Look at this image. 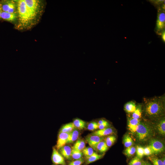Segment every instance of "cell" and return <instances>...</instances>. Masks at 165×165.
<instances>
[{
  "label": "cell",
  "mask_w": 165,
  "mask_h": 165,
  "mask_svg": "<svg viewBox=\"0 0 165 165\" xmlns=\"http://www.w3.org/2000/svg\"><path fill=\"white\" fill-rule=\"evenodd\" d=\"M79 130L75 128L69 133L67 144L72 143L77 140L79 137Z\"/></svg>",
  "instance_id": "obj_14"
},
{
  "label": "cell",
  "mask_w": 165,
  "mask_h": 165,
  "mask_svg": "<svg viewBox=\"0 0 165 165\" xmlns=\"http://www.w3.org/2000/svg\"><path fill=\"white\" fill-rule=\"evenodd\" d=\"M15 3L12 1H6L2 5V10L3 12L13 13L15 9Z\"/></svg>",
  "instance_id": "obj_12"
},
{
  "label": "cell",
  "mask_w": 165,
  "mask_h": 165,
  "mask_svg": "<svg viewBox=\"0 0 165 165\" xmlns=\"http://www.w3.org/2000/svg\"><path fill=\"white\" fill-rule=\"evenodd\" d=\"M143 163L141 159L136 156L130 161L129 165H142Z\"/></svg>",
  "instance_id": "obj_32"
},
{
  "label": "cell",
  "mask_w": 165,
  "mask_h": 165,
  "mask_svg": "<svg viewBox=\"0 0 165 165\" xmlns=\"http://www.w3.org/2000/svg\"><path fill=\"white\" fill-rule=\"evenodd\" d=\"M136 150V148L132 146L127 148L124 151V154L127 156L130 157L134 154Z\"/></svg>",
  "instance_id": "obj_28"
},
{
  "label": "cell",
  "mask_w": 165,
  "mask_h": 165,
  "mask_svg": "<svg viewBox=\"0 0 165 165\" xmlns=\"http://www.w3.org/2000/svg\"><path fill=\"white\" fill-rule=\"evenodd\" d=\"M108 147L107 146L104 140L100 142L97 146V150L101 153H104L108 149Z\"/></svg>",
  "instance_id": "obj_21"
},
{
  "label": "cell",
  "mask_w": 165,
  "mask_h": 165,
  "mask_svg": "<svg viewBox=\"0 0 165 165\" xmlns=\"http://www.w3.org/2000/svg\"><path fill=\"white\" fill-rule=\"evenodd\" d=\"M142 165H143V164H142Z\"/></svg>",
  "instance_id": "obj_41"
},
{
  "label": "cell",
  "mask_w": 165,
  "mask_h": 165,
  "mask_svg": "<svg viewBox=\"0 0 165 165\" xmlns=\"http://www.w3.org/2000/svg\"><path fill=\"white\" fill-rule=\"evenodd\" d=\"M114 131L111 127H107L93 132L91 134L101 137L109 135L113 133Z\"/></svg>",
  "instance_id": "obj_11"
},
{
  "label": "cell",
  "mask_w": 165,
  "mask_h": 165,
  "mask_svg": "<svg viewBox=\"0 0 165 165\" xmlns=\"http://www.w3.org/2000/svg\"><path fill=\"white\" fill-rule=\"evenodd\" d=\"M148 159L152 163L153 165H164L161 159L151 157H148Z\"/></svg>",
  "instance_id": "obj_33"
},
{
  "label": "cell",
  "mask_w": 165,
  "mask_h": 165,
  "mask_svg": "<svg viewBox=\"0 0 165 165\" xmlns=\"http://www.w3.org/2000/svg\"><path fill=\"white\" fill-rule=\"evenodd\" d=\"M2 12V5L0 3V18H1V14Z\"/></svg>",
  "instance_id": "obj_37"
},
{
  "label": "cell",
  "mask_w": 165,
  "mask_h": 165,
  "mask_svg": "<svg viewBox=\"0 0 165 165\" xmlns=\"http://www.w3.org/2000/svg\"><path fill=\"white\" fill-rule=\"evenodd\" d=\"M145 112L149 117L159 116L164 112L165 97H156L145 99Z\"/></svg>",
  "instance_id": "obj_1"
},
{
  "label": "cell",
  "mask_w": 165,
  "mask_h": 165,
  "mask_svg": "<svg viewBox=\"0 0 165 165\" xmlns=\"http://www.w3.org/2000/svg\"><path fill=\"white\" fill-rule=\"evenodd\" d=\"M97 123L98 125V129H99V130L108 127L110 126V124L108 122L104 119L99 120Z\"/></svg>",
  "instance_id": "obj_29"
},
{
  "label": "cell",
  "mask_w": 165,
  "mask_h": 165,
  "mask_svg": "<svg viewBox=\"0 0 165 165\" xmlns=\"http://www.w3.org/2000/svg\"><path fill=\"white\" fill-rule=\"evenodd\" d=\"M82 151L86 159L90 156L94 152L93 149L90 147H85Z\"/></svg>",
  "instance_id": "obj_26"
},
{
  "label": "cell",
  "mask_w": 165,
  "mask_h": 165,
  "mask_svg": "<svg viewBox=\"0 0 165 165\" xmlns=\"http://www.w3.org/2000/svg\"><path fill=\"white\" fill-rule=\"evenodd\" d=\"M149 145L151 148L153 154H158L163 152L165 149L163 144L160 141L153 139L149 142Z\"/></svg>",
  "instance_id": "obj_5"
},
{
  "label": "cell",
  "mask_w": 165,
  "mask_h": 165,
  "mask_svg": "<svg viewBox=\"0 0 165 165\" xmlns=\"http://www.w3.org/2000/svg\"><path fill=\"white\" fill-rule=\"evenodd\" d=\"M116 138L114 136H109L106 137L105 139L106 144L109 147L111 146L116 140Z\"/></svg>",
  "instance_id": "obj_27"
},
{
  "label": "cell",
  "mask_w": 165,
  "mask_h": 165,
  "mask_svg": "<svg viewBox=\"0 0 165 165\" xmlns=\"http://www.w3.org/2000/svg\"><path fill=\"white\" fill-rule=\"evenodd\" d=\"M161 35H162V39H163V41H164V42L165 41V30H164L163 31V32H162Z\"/></svg>",
  "instance_id": "obj_36"
},
{
  "label": "cell",
  "mask_w": 165,
  "mask_h": 165,
  "mask_svg": "<svg viewBox=\"0 0 165 165\" xmlns=\"http://www.w3.org/2000/svg\"><path fill=\"white\" fill-rule=\"evenodd\" d=\"M143 165H152L150 163L146 162H143Z\"/></svg>",
  "instance_id": "obj_38"
},
{
  "label": "cell",
  "mask_w": 165,
  "mask_h": 165,
  "mask_svg": "<svg viewBox=\"0 0 165 165\" xmlns=\"http://www.w3.org/2000/svg\"><path fill=\"white\" fill-rule=\"evenodd\" d=\"M69 134V133L59 132L55 148L57 150L67 144Z\"/></svg>",
  "instance_id": "obj_8"
},
{
  "label": "cell",
  "mask_w": 165,
  "mask_h": 165,
  "mask_svg": "<svg viewBox=\"0 0 165 165\" xmlns=\"http://www.w3.org/2000/svg\"><path fill=\"white\" fill-rule=\"evenodd\" d=\"M162 160L163 164L164 165H165V157H163L161 159Z\"/></svg>",
  "instance_id": "obj_39"
},
{
  "label": "cell",
  "mask_w": 165,
  "mask_h": 165,
  "mask_svg": "<svg viewBox=\"0 0 165 165\" xmlns=\"http://www.w3.org/2000/svg\"><path fill=\"white\" fill-rule=\"evenodd\" d=\"M144 155L148 156L153 154L151 148L149 145L144 148Z\"/></svg>",
  "instance_id": "obj_34"
},
{
  "label": "cell",
  "mask_w": 165,
  "mask_h": 165,
  "mask_svg": "<svg viewBox=\"0 0 165 165\" xmlns=\"http://www.w3.org/2000/svg\"><path fill=\"white\" fill-rule=\"evenodd\" d=\"M142 115L141 106L138 105L136 106V108L132 113V117L133 118L140 119Z\"/></svg>",
  "instance_id": "obj_23"
},
{
  "label": "cell",
  "mask_w": 165,
  "mask_h": 165,
  "mask_svg": "<svg viewBox=\"0 0 165 165\" xmlns=\"http://www.w3.org/2000/svg\"><path fill=\"white\" fill-rule=\"evenodd\" d=\"M52 165H56V164H53Z\"/></svg>",
  "instance_id": "obj_40"
},
{
  "label": "cell",
  "mask_w": 165,
  "mask_h": 165,
  "mask_svg": "<svg viewBox=\"0 0 165 165\" xmlns=\"http://www.w3.org/2000/svg\"><path fill=\"white\" fill-rule=\"evenodd\" d=\"M17 10L19 20L22 23H28L35 17L27 7L24 0L17 1Z\"/></svg>",
  "instance_id": "obj_2"
},
{
  "label": "cell",
  "mask_w": 165,
  "mask_h": 165,
  "mask_svg": "<svg viewBox=\"0 0 165 165\" xmlns=\"http://www.w3.org/2000/svg\"><path fill=\"white\" fill-rule=\"evenodd\" d=\"M28 9L36 15L39 7V2L35 0H24Z\"/></svg>",
  "instance_id": "obj_9"
},
{
  "label": "cell",
  "mask_w": 165,
  "mask_h": 165,
  "mask_svg": "<svg viewBox=\"0 0 165 165\" xmlns=\"http://www.w3.org/2000/svg\"><path fill=\"white\" fill-rule=\"evenodd\" d=\"M136 105L135 102L131 101L127 102L124 105V110L129 113H132L135 110Z\"/></svg>",
  "instance_id": "obj_15"
},
{
  "label": "cell",
  "mask_w": 165,
  "mask_h": 165,
  "mask_svg": "<svg viewBox=\"0 0 165 165\" xmlns=\"http://www.w3.org/2000/svg\"><path fill=\"white\" fill-rule=\"evenodd\" d=\"M51 159L52 162L55 164L66 165L64 157L54 147L53 148Z\"/></svg>",
  "instance_id": "obj_7"
},
{
  "label": "cell",
  "mask_w": 165,
  "mask_h": 165,
  "mask_svg": "<svg viewBox=\"0 0 165 165\" xmlns=\"http://www.w3.org/2000/svg\"><path fill=\"white\" fill-rule=\"evenodd\" d=\"M72 123L75 128L77 129L82 130L84 128L85 126V122L79 118L74 119Z\"/></svg>",
  "instance_id": "obj_19"
},
{
  "label": "cell",
  "mask_w": 165,
  "mask_h": 165,
  "mask_svg": "<svg viewBox=\"0 0 165 165\" xmlns=\"http://www.w3.org/2000/svg\"><path fill=\"white\" fill-rule=\"evenodd\" d=\"M136 149L137 156L141 159L144 155V148L141 146L138 145Z\"/></svg>",
  "instance_id": "obj_30"
},
{
  "label": "cell",
  "mask_w": 165,
  "mask_h": 165,
  "mask_svg": "<svg viewBox=\"0 0 165 165\" xmlns=\"http://www.w3.org/2000/svg\"><path fill=\"white\" fill-rule=\"evenodd\" d=\"M164 6L158 9L156 21V31L157 33L161 35L164 30L165 25V13Z\"/></svg>",
  "instance_id": "obj_4"
},
{
  "label": "cell",
  "mask_w": 165,
  "mask_h": 165,
  "mask_svg": "<svg viewBox=\"0 0 165 165\" xmlns=\"http://www.w3.org/2000/svg\"><path fill=\"white\" fill-rule=\"evenodd\" d=\"M1 18L5 20L13 21L16 19L17 16L15 13H11L3 11L1 14Z\"/></svg>",
  "instance_id": "obj_16"
},
{
  "label": "cell",
  "mask_w": 165,
  "mask_h": 165,
  "mask_svg": "<svg viewBox=\"0 0 165 165\" xmlns=\"http://www.w3.org/2000/svg\"><path fill=\"white\" fill-rule=\"evenodd\" d=\"M82 155L83 154L82 151L72 148L71 156L73 159L76 160L81 159L82 158Z\"/></svg>",
  "instance_id": "obj_25"
},
{
  "label": "cell",
  "mask_w": 165,
  "mask_h": 165,
  "mask_svg": "<svg viewBox=\"0 0 165 165\" xmlns=\"http://www.w3.org/2000/svg\"><path fill=\"white\" fill-rule=\"evenodd\" d=\"M103 156L102 155H99L96 152H94L93 154L88 158L86 159V163L89 164L101 158Z\"/></svg>",
  "instance_id": "obj_20"
},
{
  "label": "cell",
  "mask_w": 165,
  "mask_h": 165,
  "mask_svg": "<svg viewBox=\"0 0 165 165\" xmlns=\"http://www.w3.org/2000/svg\"><path fill=\"white\" fill-rule=\"evenodd\" d=\"M157 127L159 133L164 135L165 134V120L164 118L159 121L157 124Z\"/></svg>",
  "instance_id": "obj_22"
},
{
  "label": "cell",
  "mask_w": 165,
  "mask_h": 165,
  "mask_svg": "<svg viewBox=\"0 0 165 165\" xmlns=\"http://www.w3.org/2000/svg\"><path fill=\"white\" fill-rule=\"evenodd\" d=\"M75 127L73 123H70L64 125L61 128L59 132L70 133Z\"/></svg>",
  "instance_id": "obj_18"
},
{
  "label": "cell",
  "mask_w": 165,
  "mask_h": 165,
  "mask_svg": "<svg viewBox=\"0 0 165 165\" xmlns=\"http://www.w3.org/2000/svg\"><path fill=\"white\" fill-rule=\"evenodd\" d=\"M98 128V125L97 123L93 121L89 123L87 125V129L88 130L91 131H94Z\"/></svg>",
  "instance_id": "obj_31"
},
{
  "label": "cell",
  "mask_w": 165,
  "mask_h": 165,
  "mask_svg": "<svg viewBox=\"0 0 165 165\" xmlns=\"http://www.w3.org/2000/svg\"><path fill=\"white\" fill-rule=\"evenodd\" d=\"M139 119L129 118L128 120L127 125L129 130L133 133L136 132L138 125L140 122Z\"/></svg>",
  "instance_id": "obj_10"
},
{
  "label": "cell",
  "mask_w": 165,
  "mask_h": 165,
  "mask_svg": "<svg viewBox=\"0 0 165 165\" xmlns=\"http://www.w3.org/2000/svg\"><path fill=\"white\" fill-rule=\"evenodd\" d=\"M85 141L81 139H78L72 147V148L82 151L85 147Z\"/></svg>",
  "instance_id": "obj_17"
},
{
  "label": "cell",
  "mask_w": 165,
  "mask_h": 165,
  "mask_svg": "<svg viewBox=\"0 0 165 165\" xmlns=\"http://www.w3.org/2000/svg\"><path fill=\"white\" fill-rule=\"evenodd\" d=\"M104 139V137L93 135H89L86 138V140L90 146L93 149L97 151V146L98 144Z\"/></svg>",
  "instance_id": "obj_6"
},
{
  "label": "cell",
  "mask_w": 165,
  "mask_h": 165,
  "mask_svg": "<svg viewBox=\"0 0 165 165\" xmlns=\"http://www.w3.org/2000/svg\"><path fill=\"white\" fill-rule=\"evenodd\" d=\"M123 142L124 146L126 148L132 146L134 144V142L132 139L127 134H125L124 136Z\"/></svg>",
  "instance_id": "obj_24"
},
{
  "label": "cell",
  "mask_w": 165,
  "mask_h": 165,
  "mask_svg": "<svg viewBox=\"0 0 165 165\" xmlns=\"http://www.w3.org/2000/svg\"><path fill=\"white\" fill-rule=\"evenodd\" d=\"M84 161L83 159L82 158L70 162L68 165H81L83 163Z\"/></svg>",
  "instance_id": "obj_35"
},
{
  "label": "cell",
  "mask_w": 165,
  "mask_h": 165,
  "mask_svg": "<svg viewBox=\"0 0 165 165\" xmlns=\"http://www.w3.org/2000/svg\"><path fill=\"white\" fill-rule=\"evenodd\" d=\"M136 132L138 139L144 141L150 138L152 134V128L146 124L140 122L138 125Z\"/></svg>",
  "instance_id": "obj_3"
},
{
  "label": "cell",
  "mask_w": 165,
  "mask_h": 165,
  "mask_svg": "<svg viewBox=\"0 0 165 165\" xmlns=\"http://www.w3.org/2000/svg\"><path fill=\"white\" fill-rule=\"evenodd\" d=\"M72 148L69 145H64L59 149L60 154L65 158L68 160L71 159Z\"/></svg>",
  "instance_id": "obj_13"
}]
</instances>
